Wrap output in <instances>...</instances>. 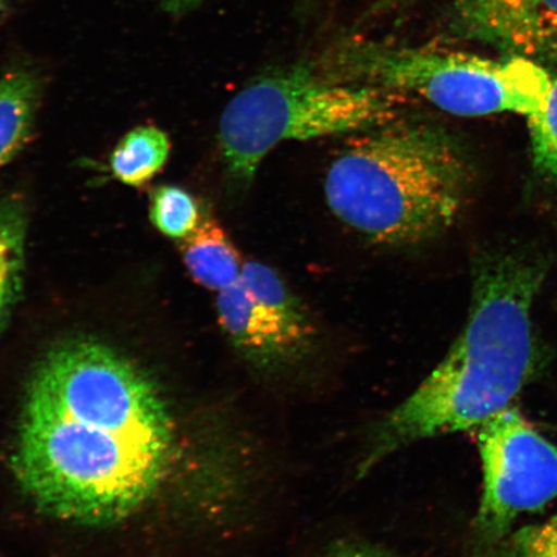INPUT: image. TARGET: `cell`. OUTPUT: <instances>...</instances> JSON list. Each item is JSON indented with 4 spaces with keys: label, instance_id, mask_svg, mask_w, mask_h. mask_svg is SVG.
<instances>
[{
    "label": "cell",
    "instance_id": "7",
    "mask_svg": "<svg viewBox=\"0 0 557 557\" xmlns=\"http://www.w3.org/2000/svg\"><path fill=\"white\" fill-rule=\"evenodd\" d=\"M215 308L228 343L262 381L294 379L315 357L318 338L292 329L257 301L242 281L219 292Z\"/></svg>",
    "mask_w": 557,
    "mask_h": 557
},
{
    "label": "cell",
    "instance_id": "11",
    "mask_svg": "<svg viewBox=\"0 0 557 557\" xmlns=\"http://www.w3.org/2000/svg\"><path fill=\"white\" fill-rule=\"evenodd\" d=\"M26 207L21 198H7L0 203V333L9 323L13 308L23 292Z\"/></svg>",
    "mask_w": 557,
    "mask_h": 557
},
{
    "label": "cell",
    "instance_id": "10",
    "mask_svg": "<svg viewBox=\"0 0 557 557\" xmlns=\"http://www.w3.org/2000/svg\"><path fill=\"white\" fill-rule=\"evenodd\" d=\"M39 99L40 81L29 70H11L0 78V169L29 141Z\"/></svg>",
    "mask_w": 557,
    "mask_h": 557
},
{
    "label": "cell",
    "instance_id": "18",
    "mask_svg": "<svg viewBox=\"0 0 557 557\" xmlns=\"http://www.w3.org/2000/svg\"><path fill=\"white\" fill-rule=\"evenodd\" d=\"M160 7L173 16H183L199 9L208 0H157Z\"/></svg>",
    "mask_w": 557,
    "mask_h": 557
},
{
    "label": "cell",
    "instance_id": "6",
    "mask_svg": "<svg viewBox=\"0 0 557 557\" xmlns=\"http://www.w3.org/2000/svg\"><path fill=\"white\" fill-rule=\"evenodd\" d=\"M476 433L484 483L473 531L480 545L492 547L521 513L540 511L557 497V447L513 406Z\"/></svg>",
    "mask_w": 557,
    "mask_h": 557
},
{
    "label": "cell",
    "instance_id": "20",
    "mask_svg": "<svg viewBox=\"0 0 557 557\" xmlns=\"http://www.w3.org/2000/svg\"><path fill=\"white\" fill-rule=\"evenodd\" d=\"M7 4V0H0V11H2L4 9Z\"/></svg>",
    "mask_w": 557,
    "mask_h": 557
},
{
    "label": "cell",
    "instance_id": "13",
    "mask_svg": "<svg viewBox=\"0 0 557 557\" xmlns=\"http://www.w3.org/2000/svg\"><path fill=\"white\" fill-rule=\"evenodd\" d=\"M240 281L257 301L275 311L292 329L318 337L309 310L276 270L267 263L248 261L243 264Z\"/></svg>",
    "mask_w": 557,
    "mask_h": 557
},
{
    "label": "cell",
    "instance_id": "9",
    "mask_svg": "<svg viewBox=\"0 0 557 557\" xmlns=\"http://www.w3.org/2000/svg\"><path fill=\"white\" fill-rule=\"evenodd\" d=\"M184 262L194 281L211 290L238 283L243 264L238 250L218 221L205 219L181 243Z\"/></svg>",
    "mask_w": 557,
    "mask_h": 557
},
{
    "label": "cell",
    "instance_id": "2",
    "mask_svg": "<svg viewBox=\"0 0 557 557\" xmlns=\"http://www.w3.org/2000/svg\"><path fill=\"white\" fill-rule=\"evenodd\" d=\"M547 264L531 250H485L472 268L468 322L434 371L373 424L357 475L437 436L478 430L512 407L540 367L533 308Z\"/></svg>",
    "mask_w": 557,
    "mask_h": 557
},
{
    "label": "cell",
    "instance_id": "16",
    "mask_svg": "<svg viewBox=\"0 0 557 557\" xmlns=\"http://www.w3.org/2000/svg\"><path fill=\"white\" fill-rule=\"evenodd\" d=\"M503 557H557V515L513 533L506 542Z\"/></svg>",
    "mask_w": 557,
    "mask_h": 557
},
{
    "label": "cell",
    "instance_id": "15",
    "mask_svg": "<svg viewBox=\"0 0 557 557\" xmlns=\"http://www.w3.org/2000/svg\"><path fill=\"white\" fill-rule=\"evenodd\" d=\"M528 127L534 169L557 189V76H553V87L541 113L528 117Z\"/></svg>",
    "mask_w": 557,
    "mask_h": 557
},
{
    "label": "cell",
    "instance_id": "1",
    "mask_svg": "<svg viewBox=\"0 0 557 557\" xmlns=\"http://www.w3.org/2000/svg\"><path fill=\"white\" fill-rule=\"evenodd\" d=\"M173 453L169 404L116 348L70 338L35 366L11 466L40 512L70 524L115 525L156 496Z\"/></svg>",
    "mask_w": 557,
    "mask_h": 557
},
{
    "label": "cell",
    "instance_id": "12",
    "mask_svg": "<svg viewBox=\"0 0 557 557\" xmlns=\"http://www.w3.org/2000/svg\"><path fill=\"white\" fill-rule=\"evenodd\" d=\"M169 136L157 127H138L125 136L111 156V170L121 183L143 186L163 169L169 159Z\"/></svg>",
    "mask_w": 557,
    "mask_h": 557
},
{
    "label": "cell",
    "instance_id": "4",
    "mask_svg": "<svg viewBox=\"0 0 557 557\" xmlns=\"http://www.w3.org/2000/svg\"><path fill=\"white\" fill-rule=\"evenodd\" d=\"M334 81L414 95L458 116L541 113L553 75L518 55L493 60L463 51L347 38L315 64Z\"/></svg>",
    "mask_w": 557,
    "mask_h": 557
},
{
    "label": "cell",
    "instance_id": "3",
    "mask_svg": "<svg viewBox=\"0 0 557 557\" xmlns=\"http://www.w3.org/2000/svg\"><path fill=\"white\" fill-rule=\"evenodd\" d=\"M326 172V205L369 242L409 247L455 224L469 197L472 166L443 125L396 117L354 134Z\"/></svg>",
    "mask_w": 557,
    "mask_h": 557
},
{
    "label": "cell",
    "instance_id": "17",
    "mask_svg": "<svg viewBox=\"0 0 557 557\" xmlns=\"http://www.w3.org/2000/svg\"><path fill=\"white\" fill-rule=\"evenodd\" d=\"M322 557H399L387 549L360 541L339 542Z\"/></svg>",
    "mask_w": 557,
    "mask_h": 557
},
{
    "label": "cell",
    "instance_id": "19",
    "mask_svg": "<svg viewBox=\"0 0 557 557\" xmlns=\"http://www.w3.org/2000/svg\"><path fill=\"white\" fill-rule=\"evenodd\" d=\"M410 2H412V0H375V3L372 5V11L374 13H383L399 9V7L406 5Z\"/></svg>",
    "mask_w": 557,
    "mask_h": 557
},
{
    "label": "cell",
    "instance_id": "14",
    "mask_svg": "<svg viewBox=\"0 0 557 557\" xmlns=\"http://www.w3.org/2000/svg\"><path fill=\"white\" fill-rule=\"evenodd\" d=\"M150 214L159 232L181 240L201 221L197 201L177 186H162L152 194Z\"/></svg>",
    "mask_w": 557,
    "mask_h": 557
},
{
    "label": "cell",
    "instance_id": "5",
    "mask_svg": "<svg viewBox=\"0 0 557 557\" xmlns=\"http://www.w3.org/2000/svg\"><path fill=\"white\" fill-rule=\"evenodd\" d=\"M404 99L386 89L331 79L315 64L271 69L222 111L219 143L227 177L247 189L275 146L377 127L401 116Z\"/></svg>",
    "mask_w": 557,
    "mask_h": 557
},
{
    "label": "cell",
    "instance_id": "8",
    "mask_svg": "<svg viewBox=\"0 0 557 557\" xmlns=\"http://www.w3.org/2000/svg\"><path fill=\"white\" fill-rule=\"evenodd\" d=\"M444 30L507 55L557 60V0H449Z\"/></svg>",
    "mask_w": 557,
    "mask_h": 557
}]
</instances>
